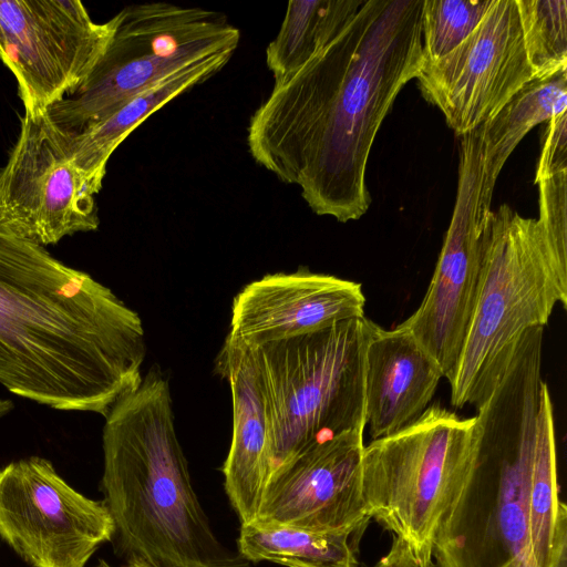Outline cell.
Masks as SVG:
<instances>
[{"instance_id": "cell-24", "label": "cell", "mask_w": 567, "mask_h": 567, "mask_svg": "<svg viewBox=\"0 0 567 567\" xmlns=\"http://www.w3.org/2000/svg\"><path fill=\"white\" fill-rule=\"evenodd\" d=\"M539 192V224L545 238L567 267V171L536 183Z\"/></svg>"}, {"instance_id": "cell-13", "label": "cell", "mask_w": 567, "mask_h": 567, "mask_svg": "<svg viewBox=\"0 0 567 567\" xmlns=\"http://www.w3.org/2000/svg\"><path fill=\"white\" fill-rule=\"evenodd\" d=\"M423 97L458 135L491 120L534 80L516 0H494L476 29L446 55L424 61Z\"/></svg>"}, {"instance_id": "cell-23", "label": "cell", "mask_w": 567, "mask_h": 567, "mask_svg": "<svg viewBox=\"0 0 567 567\" xmlns=\"http://www.w3.org/2000/svg\"><path fill=\"white\" fill-rule=\"evenodd\" d=\"M494 0H423L422 49L425 61L460 45L481 23Z\"/></svg>"}, {"instance_id": "cell-17", "label": "cell", "mask_w": 567, "mask_h": 567, "mask_svg": "<svg viewBox=\"0 0 567 567\" xmlns=\"http://www.w3.org/2000/svg\"><path fill=\"white\" fill-rule=\"evenodd\" d=\"M217 372L231 392L233 433L223 465L225 491L241 525L256 520L262 493L272 472V435L262 390L244 344L225 339Z\"/></svg>"}, {"instance_id": "cell-14", "label": "cell", "mask_w": 567, "mask_h": 567, "mask_svg": "<svg viewBox=\"0 0 567 567\" xmlns=\"http://www.w3.org/2000/svg\"><path fill=\"white\" fill-rule=\"evenodd\" d=\"M363 432L333 436L277 467L252 524L351 536L362 532L372 518L362 486Z\"/></svg>"}, {"instance_id": "cell-11", "label": "cell", "mask_w": 567, "mask_h": 567, "mask_svg": "<svg viewBox=\"0 0 567 567\" xmlns=\"http://www.w3.org/2000/svg\"><path fill=\"white\" fill-rule=\"evenodd\" d=\"M115 527L104 501L70 486L43 457L0 470V537L33 567H85Z\"/></svg>"}, {"instance_id": "cell-7", "label": "cell", "mask_w": 567, "mask_h": 567, "mask_svg": "<svg viewBox=\"0 0 567 567\" xmlns=\"http://www.w3.org/2000/svg\"><path fill=\"white\" fill-rule=\"evenodd\" d=\"M477 436L476 415L461 417L433 403L413 424L364 445L370 515L408 545L417 564L433 560L436 532L466 480Z\"/></svg>"}, {"instance_id": "cell-8", "label": "cell", "mask_w": 567, "mask_h": 567, "mask_svg": "<svg viewBox=\"0 0 567 567\" xmlns=\"http://www.w3.org/2000/svg\"><path fill=\"white\" fill-rule=\"evenodd\" d=\"M100 60L83 83L50 107L62 130L78 133L179 69L217 53H234L239 30L220 12L146 2L123 8Z\"/></svg>"}, {"instance_id": "cell-10", "label": "cell", "mask_w": 567, "mask_h": 567, "mask_svg": "<svg viewBox=\"0 0 567 567\" xmlns=\"http://www.w3.org/2000/svg\"><path fill=\"white\" fill-rule=\"evenodd\" d=\"M71 133L49 112L23 113L18 138L0 168V224L40 246L93 231L94 195L76 167Z\"/></svg>"}, {"instance_id": "cell-26", "label": "cell", "mask_w": 567, "mask_h": 567, "mask_svg": "<svg viewBox=\"0 0 567 567\" xmlns=\"http://www.w3.org/2000/svg\"><path fill=\"white\" fill-rule=\"evenodd\" d=\"M410 556L408 545L394 536L390 550L371 567H409Z\"/></svg>"}, {"instance_id": "cell-27", "label": "cell", "mask_w": 567, "mask_h": 567, "mask_svg": "<svg viewBox=\"0 0 567 567\" xmlns=\"http://www.w3.org/2000/svg\"><path fill=\"white\" fill-rule=\"evenodd\" d=\"M96 567H112L106 561L101 560ZM121 567H147L143 561L137 559H128L127 563Z\"/></svg>"}, {"instance_id": "cell-15", "label": "cell", "mask_w": 567, "mask_h": 567, "mask_svg": "<svg viewBox=\"0 0 567 567\" xmlns=\"http://www.w3.org/2000/svg\"><path fill=\"white\" fill-rule=\"evenodd\" d=\"M359 282L300 268L266 275L234 298L226 338L251 346L364 316Z\"/></svg>"}, {"instance_id": "cell-28", "label": "cell", "mask_w": 567, "mask_h": 567, "mask_svg": "<svg viewBox=\"0 0 567 567\" xmlns=\"http://www.w3.org/2000/svg\"><path fill=\"white\" fill-rule=\"evenodd\" d=\"M13 403L8 399H0V419L11 412Z\"/></svg>"}, {"instance_id": "cell-12", "label": "cell", "mask_w": 567, "mask_h": 567, "mask_svg": "<svg viewBox=\"0 0 567 567\" xmlns=\"http://www.w3.org/2000/svg\"><path fill=\"white\" fill-rule=\"evenodd\" d=\"M0 60L18 83L24 113L49 111L93 70L112 32L79 0H0Z\"/></svg>"}, {"instance_id": "cell-20", "label": "cell", "mask_w": 567, "mask_h": 567, "mask_svg": "<svg viewBox=\"0 0 567 567\" xmlns=\"http://www.w3.org/2000/svg\"><path fill=\"white\" fill-rule=\"evenodd\" d=\"M363 0H290L276 38L266 49L275 84L291 79L348 25Z\"/></svg>"}, {"instance_id": "cell-21", "label": "cell", "mask_w": 567, "mask_h": 567, "mask_svg": "<svg viewBox=\"0 0 567 567\" xmlns=\"http://www.w3.org/2000/svg\"><path fill=\"white\" fill-rule=\"evenodd\" d=\"M351 535L287 526H240L238 551L249 563L286 567H358Z\"/></svg>"}, {"instance_id": "cell-9", "label": "cell", "mask_w": 567, "mask_h": 567, "mask_svg": "<svg viewBox=\"0 0 567 567\" xmlns=\"http://www.w3.org/2000/svg\"><path fill=\"white\" fill-rule=\"evenodd\" d=\"M480 127L462 135L455 205L427 290L405 329L452 380L483 276L485 228L492 212L482 196Z\"/></svg>"}, {"instance_id": "cell-3", "label": "cell", "mask_w": 567, "mask_h": 567, "mask_svg": "<svg viewBox=\"0 0 567 567\" xmlns=\"http://www.w3.org/2000/svg\"><path fill=\"white\" fill-rule=\"evenodd\" d=\"M542 354V340L525 338L476 410L473 462L434 538L441 567H567V508Z\"/></svg>"}, {"instance_id": "cell-18", "label": "cell", "mask_w": 567, "mask_h": 567, "mask_svg": "<svg viewBox=\"0 0 567 567\" xmlns=\"http://www.w3.org/2000/svg\"><path fill=\"white\" fill-rule=\"evenodd\" d=\"M234 53L224 52L193 62L132 96L104 117L71 133L74 163L91 193L102 188L106 165L122 142L169 101L215 75Z\"/></svg>"}, {"instance_id": "cell-29", "label": "cell", "mask_w": 567, "mask_h": 567, "mask_svg": "<svg viewBox=\"0 0 567 567\" xmlns=\"http://www.w3.org/2000/svg\"><path fill=\"white\" fill-rule=\"evenodd\" d=\"M409 567H441V566L434 559L429 563L422 564V565L417 564L411 554Z\"/></svg>"}, {"instance_id": "cell-16", "label": "cell", "mask_w": 567, "mask_h": 567, "mask_svg": "<svg viewBox=\"0 0 567 567\" xmlns=\"http://www.w3.org/2000/svg\"><path fill=\"white\" fill-rule=\"evenodd\" d=\"M442 378L410 332L374 322L364 350V415L371 439L413 424L431 405Z\"/></svg>"}, {"instance_id": "cell-5", "label": "cell", "mask_w": 567, "mask_h": 567, "mask_svg": "<svg viewBox=\"0 0 567 567\" xmlns=\"http://www.w3.org/2000/svg\"><path fill=\"white\" fill-rule=\"evenodd\" d=\"M567 306L563 266L535 218L503 204L485 228V259L471 321L452 380L454 408L476 410L507 371L527 331Z\"/></svg>"}, {"instance_id": "cell-22", "label": "cell", "mask_w": 567, "mask_h": 567, "mask_svg": "<svg viewBox=\"0 0 567 567\" xmlns=\"http://www.w3.org/2000/svg\"><path fill=\"white\" fill-rule=\"evenodd\" d=\"M534 80L567 70V1L516 0Z\"/></svg>"}, {"instance_id": "cell-19", "label": "cell", "mask_w": 567, "mask_h": 567, "mask_svg": "<svg viewBox=\"0 0 567 567\" xmlns=\"http://www.w3.org/2000/svg\"><path fill=\"white\" fill-rule=\"evenodd\" d=\"M566 112L567 70L546 80L530 81L480 126L485 198L492 200L502 168L525 135L534 126Z\"/></svg>"}, {"instance_id": "cell-2", "label": "cell", "mask_w": 567, "mask_h": 567, "mask_svg": "<svg viewBox=\"0 0 567 567\" xmlns=\"http://www.w3.org/2000/svg\"><path fill=\"white\" fill-rule=\"evenodd\" d=\"M136 311L90 274L0 224V384L51 409L105 416L142 382Z\"/></svg>"}, {"instance_id": "cell-1", "label": "cell", "mask_w": 567, "mask_h": 567, "mask_svg": "<svg viewBox=\"0 0 567 567\" xmlns=\"http://www.w3.org/2000/svg\"><path fill=\"white\" fill-rule=\"evenodd\" d=\"M423 0H363L337 38L291 79L275 84L250 117L255 162L297 185L319 216L357 220L375 135L423 64Z\"/></svg>"}, {"instance_id": "cell-4", "label": "cell", "mask_w": 567, "mask_h": 567, "mask_svg": "<svg viewBox=\"0 0 567 567\" xmlns=\"http://www.w3.org/2000/svg\"><path fill=\"white\" fill-rule=\"evenodd\" d=\"M104 417L102 489L127 560L147 567H249L214 534L193 488L163 372L152 367Z\"/></svg>"}, {"instance_id": "cell-30", "label": "cell", "mask_w": 567, "mask_h": 567, "mask_svg": "<svg viewBox=\"0 0 567 567\" xmlns=\"http://www.w3.org/2000/svg\"><path fill=\"white\" fill-rule=\"evenodd\" d=\"M3 44H4L3 32H2L1 24H0V52L3 50Z\"/></svg>"}, {"instance_id": "cell-6", "label": "cell", "mask_w": 567, "mask_h": 567, "mask_svg": "<svg viewBox=\"0 0 567 567\" xmlns=\"http://www.w3.org/2000/svg\"><path fill=\"white\" fill-rule=\"evenodd\" d=\"M373 323L363 316L244 344L270 421L272 472L320 442L365 429L364 350Z\"/></svg>"}, {"instance_id": "cell-25", "label": "cell", "mask_w": 567, "mask_h": 567, "mask_svg": "<svg viewBox=\"0 0 567 567\" xmlns=\"http://www.w3.org/2000/svg\"><path fill=\"white\" fill-rule=\"evenodd\" d=\"M567 171V112L547 121L535 184Z\"/></svg>"}]
</instances>
